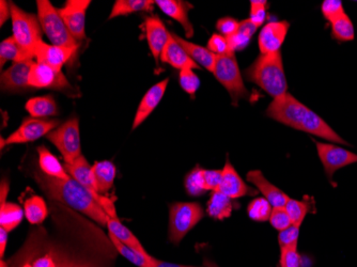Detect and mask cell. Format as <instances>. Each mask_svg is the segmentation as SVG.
<instances>
[{"label":"cell","instance_id":"1","mask_svg":"<svg viewBox=\"0 0 357 267\" xmlns=\"http://www.w3.org/2000/svg\"><path fill=\"white\" fill-rule=\"evenodd\" d=\"M33 178L48 199L86 215L102 227H107V214L100 204L99 199L73 178L62 180L42 171L35 172Z\"/></svg>","mask_w":357,"mask_h":267},{"label":"cell","instance_id":"2","mask_svg":"<svg viewBox=\"0 0 357 267\" xmlns=\"http://www.w3.org/2000/svg\"><path fill=\"white\" fill-rule=\"evenodd\" d=\"M266 116L284 125L308 132L328 142L349 146V142L326 123L316 112L301 103L292 94L286 93L273 98L266 109Z\"/></svg>","mask_w":357,"mask_h":267},{"label":"cell","instance_id":"3","mask_svg":"<svg viewBox=\"0 0 357 267\" xmlns=\"http://www.w3.org/2000/svg\"><path fill=\"white\" fill-rule=\"evenodd\" d=\"M248 80L276 98L288 93L282 52L259 56L245 71Z\"/></svg>","mask_w":357,"mask_h":267},{"label":"cell","instance_id":"4","mask_svg":"<svg viewBox=\"0 0 357 267\" xmlns=\"http://www.w3.org/2000/svg\"><path fill=\"white\" fill-rule=\"evenodd\" d=\"M38 17L41 24L42 30L47 36L53 45L63 47L79 48V42L71 35L67 25L56 9L48 0H38Z\"/></svg>","mask_w":357,"mask_h":267},{"label":"cell","instance_id":"5","mask_svg":"<svg viewBox=\"0 0 357 267\" xmlns=\"http://www.w3.org/2000/svg\"><path fill=\"white\" fill-rule=\"evenodd\" d=\"M11 20L13 36L26 53L35 57V47L42 40V27L39 17L35 14L28 13L21 8L11 3Z\"/></svg>","mask_w":357,"mask_h":267},{"label":"cell","instance_id":"6","mask_svg":"<svg viewBox=\"0 0 357 267\" xmlns=\"http://www.w3.org/2000/svg\"><path fill=\"white\" fill-rule=\"evenodd\" d=\"M204 217V208L197 202H176L169 208L170 243L178 245L186 234Z\"/></svg>","mask_w":357,"mask_h":267},{"label":"cell","instance_id":"7","mask_svg":"<svg viewBox=\"0 0 357 267\" xmlns=\"http://www.w3.org/2000/svg\"><path fill=\"white\" fill-rule=\"evenodd\" d=\"M213 75L230 94L234 106H238L240 100L250 98L238 68L236 53L216 56Z\"/></svg>","mask_w":357,"mask_h":267},{"label":"cell","instance_id":"8","mask_svg":"<svg viewBox=\"0 0 357 267\" xmlns=\"http://www.w3.org/2000/svg\"><path fill=\"white\" fill-rule=\"evenodd\" d=\"M47 140L59 150L64 162L71 164L82 154L80 146L79 121L77 116L70 118L61 125L46 135Z\"/></svg>","mask_w":357,"mask_h":267},{"label":"cell","instance_id":"9","mask_svg":"<svg viewBox=\"0 0 357 267\" xmlns=\"http://www.w3.org/2000/svg\"><path fill=\"white\" fill-rule=\"evenodd\" d=\"M29 86L32 89H53L67 93L75 90L61 71L38 62H35L30 71Z\"/></svg>","mask_w":357,"mask_h":267},{"label":"cell","instance_id":"10","mask_svg":"<svg viewBox=\"0 0 357 267\" xmlns=\"http://www.w3.org/2000/svg\"><path fill=\"white\" fill-rule=\"evenodd\" d=\"M59 125L57 120L37 119V118H25L15 132L5 139L6 144H28L36 142L43 136L47 135L52 130Z\"/></svg>","mask_w":357,"mask_h":267},{"label":"cell","instance_id":"11","mask_svg":"<svg viewBox=\"0 0 357 267\" xmlns=\"http://www.w3.org/2000/svg\"><path fill=\"white\" fill-rule=\"evenodd\" d=\"M314 144L317 146L319 158L324 167V171L332 183L333 176L337 170L357 162V154L349 151L347 148L319 142H314Z\"/></svg>","mask_w":357,"mask_h":267},{"label":"cell","instance_id":"12","mask_svg":"<svg viewBox=\"0 0 357 267\" xmlns=\"http://www.w3.org/2000/svg\"><path fill=\"white\" fill-rule=\"evenodd\" d=\"M90 3V0H68L63 8L58 9L64 24L78 42L86 39V12Z\"/></svg>","mask_w":357,"mask_h":267},{"label":"cell","instance_id":"13","mask_svg":"<svg viewBox=\"0 0 357 267\" xmlns=\"http://www.w3.org/2000/svg\"><path fill=\"white\" fill-rule=\"evenodd\" d=\"M35 64L33 59L26 61L14 62L9 69L1 73L0 84L3 91H25L30 89L29 75L32 66Z\"/></svg>","mask_w":357,"mask_h":267},{"label":"cell","instance_id":"14","mask_svg":"<svg viewBox=\"0 0 357 267\" xmlns=\"http://www.w3.org/2000/svg\"><path fill=\"white\" fill-rule=\"evenodd\" d=\"M290 24L287 21L270 22L264 26L258 37V45L260 53L266 54L280 52Z\"/></svg>","mask_w":357,"mask_h":267},{"label":"cell","instance_id":"15","mask_svg":"<svg viewBox=\"0 0 357 267\" xmlns=\"http://www.w3.org/2000/svg\"><path fill=\"white\" fill-rule=\"evenodd\" d=\"M77 49L63 46L48 45L41 41L35 47V58L38 63L46 64L54 70L61 71L62 66L73 59Z\"/></svg>","mask_w":357,"mask_h":267},{"label":"cell","instance_id":"16","mask_svg":"<svg viewBox=\"0 0 357 267\" xmlns=\"http://www.w3.org/2000/svg\"><path fill=\"white\" fill-rule=\"evenodd\" d=\"M218 192H222L231 199L257 194V190L248 186L243 181L229 160H227L226 164L222 168V183H220Z\"/></svg>","mask_w":357,"mask_h":267},{"label":"cell","instance_id":"17","mask_svg":"<svg viewBox=\"0 0 357 267\" xmlns=\"http://www.w3.org/2000/svg\"><path fill=\"white\" fill-rule=\"evenodd\" d=\"M144 32L149 44L150 52L153 55L156 63L160 62L166 44L169 41L170 32L167 31L163 22L158 16H150L144 21Z\"/></svg>","mask_w":357,"mask_h":267},{"label":"cell","instance_id":"18","mask_svg":"<svg viewBox=\"0 0 357 267\" xmlns=\"http://www.w3.org/2000/svg\"><path fill=\"white\" fill-rule=\"evenodd\" d=\"M168 82H169V79L165 78L162 82L152 86L148 90L147 93L144 94L139 106H138L137 112H136L132 130H135L140 124L144 123L147 120L148 116L158 107V104L160 103L162 98H163L164 94H165L166 89H167Z\"/></svg>","mask_w":357,"mask_h":267},{"label":"cell","instance_id":"19","mask_svg":"<svg viewBox=\"0 0 357 267\" xmlns=\"http://www.w3.org/2000/svg\"><path fill=\"white\" fill-rule=\"evenodd\" d=\"M246 180L252 183L258 188L259 192L264 194V198L270 202L273 208H284L287 202L290 200L282 190L273 185L272 183L266 180L264 174L259 170L248 172Z\"/></svg>","mask_w":357,"mask_h":267},{"label":"cell","instance_id":"20","mask_svg":"<svg viewBox=\"0 0 357 267\" xmlns=\"http://www.w3.org/2000/svg\"><path fill=\"white\" fill-rule=\"evenodd\" d=\"M155 5L170 19L181 24L185 31L186 38H192L194 27L188 19V12L192 6L182 0H156Z\"/></svg>","mask_w":357,"mask_h":267},{"label":"cell","instance_id":"21","mask_svg":"<svg viewBox=\"0 0 357 267\" xmlns=\"http://www.w3.org/2000/svg\"><path fill=\"white\" fill-rule=\"evenodd\" d=\"M160 60L164 63L170 64L172 68L180 70V71L186 69H199L200 68L172 37V33H170L169 41L166 44Z\"/></svg>","mask_w":357,"mask_h":267},{"label":"cell","instance_id":"22","mask_svg":"<svg viewBox=\"0 0 357 267\" xmlns=\"http://www.w3.org/2000/svg\"><path fill=\"white\" fill-rule=\"evenodd\" d=\"M63 166L71 178H73L76 182L79 183L80 185L87 188L96 198L99 199L100 201L102 196L96 192V182H94L93 174H92V166L86 160L85 156H79L77 160H74L71 164L64 162Z\"/></svg>","mask_w":357,"mask_h":267},{"label":"cell","instance_id":"23","mask_svg":"<svg viewBox=\"0 0 357 267\" xmlns=\"http://www.w3.org/2000/svg\"><path fill=\"white\" fill-rule=\"evenodd\" d=\"M172 37L183 47L184 51L192 58V60H194L198 66L204 68L206 71L213 74L216 62L215 54L208 51V47H204V46L198 45V44L192 43V42L178 37V36L174 35V33H172Z\"/></svg>","mask_w":357,"mask_h":267},{"label":"cell","instance_id":"24","mask_svg":"<svg viewBox=\"0 0 357 267\" xmlns=\"http://www.w3.org/2000/svg\"><path fill=\"white\" fill-rule=\"evenodd\" d=\"M94 182H96V192L101 196H105L112 190L115 182L117 169L114 162L110 160H102L96 162L92 166Z\"/></svg>","mask_w":357,"mask_h":267},{"label":"cell","instance_id":"25","mask_svg":"<svg viewBox=\"0 0 357 267\" xmlns=\"http://www.w3.org/2000/svg\"><path fill=\"white\" fill-rule=\"evenodd\" d=\"M38 154H39L40 169L43 174L53 178H62V180H69L71 178L63 165H61L59 160L53 155L46 146H39Z\"/></svg>","mask_w":357,"mask_h":267},{"label":"cell","instance_id":"26","mask_svg":"<svg viewBox=\"0 0 357 267\" xmlns=\"http://www.w3.org/2000/svg\"><path fill=\"white\" fill-rule=\"evenodd\" d=\"M107 228L109 233H112V236H116L120 242L126 244V246L131 247L136 252L139 254H144V256H150L146 249L144 248L139 241L137 240L135 236L131 231L128 230L126 226L120 222L117 217L108 216L107 215Z\"/></svg>","mask_w":357,"mask_h":267},{"label":"cell","instance_id":"27","mask_svg":"<svg viewBox=\"0 0 357 267\" xmlns=\"http://www.w3.org/2000/svg\"><path fill=\"white\" fill-rule=\"evenodd\" d=\"M234 199L220 192H213L206 204V213L214 220H222L229 218L234 211Z\"/></svg>","mask_w":357,"mask_h":267},{"label":"cell","instance_id":"28","mask_svg":"<svg viewBox=\"0 0 357 267\" xmlns=\"http://www.w3.org/2000/svg\"><path fill=\"white\" fill-rule=\"evenodd\" d=\"M26 110L32 118L43 119L46 116H57L58 107L53 96L30 98L26 103Z\"/></svg>","mask_w":357,"mask_h":267},{"label":"cell","instance_id":"29","mask_svg":"<svg viewBox=\"0 0 357 267\" xmlns=\"http://www.w3.org/2000/svg\"><path fill=\"white\" fill-rule=\"evenodd\" d=\"M154 5L155 1L153 0H117L112 7L108 20L136 12H152Z\"/></svg>","mask_w":357,"mask_h":267},{"label":"cell","instance_id":"30","mask_svg":"<svg viewBox=\"0 0 357 267\" xmlns=\"http://www.w3.org/2000/svg\"><path fill=\"white\" fill-rule=\"evenodd\" d=\"M112 244L115 246L117 249V252H119L121 256H123L126 260L133 263L134 265L138 267H154L155 266L158 259L153 258L151 256H144V254H139V252L134 250L131 247L126 246L123 243L120 242L116 236H112V233L108 234Z\"/></svg>","mask_w":357,"mask_h":267},{"label":"cell","instance_id":"31","mask_svg":"<svg viewBox=\"0 0 357 267\" xmlns=\"http://www.w3.org/2000/svg\"><path fill=\"white\" fill-rule=\"evenodd\" d=\"M33 56L26 53L23 48L16 43L13 37L3 40L0 44V66L3 68L7 61L22 62L33 59Z\"/></svg>","mask_w":357,"mask_h":267},{"label":"cell","instance_id":"32","mask_svg":"<svg viewBox=\"0 0 357 267\" xmlns=\"http://www.w3.org/2000/svg\"><path fill=\"white\" fill-rule=\"evenodd\" d=\"M24 213L26 220L31 224H41L47 218L48 208L44 199L39 196H32L24 204Z\"/></svg>","mask_w":357,"mask_h":267},{"label":"cell","instance_id":"33","mask_svg":"<svg viewBox=\"0 0 357 267\" xmlns=\"http://www.w3.org/2000/svg\"><path fill=\"white\" fill-rule=\"evenodd\" d=\"M24 215L25 213L21 206L12 202H6L0 206V226L10 232L21 224Z\"/></svg>","mask_w":357,"mask_h":267},{"label":"cell","instance_id":"34","mask_svg":"<svg viewBox=\"0 0 357 267\" xmlns=\"http://www.w3.org/2000/svg\"><path fill=\"white\" fill-rule=\"evenodd\" d=\"M331 25H332V37L337 41L348 42L354 40V26L347 13L339 16L338 19L331 23Z\"/></svg>","mask_w":357,"mask_h":267},{"label":"cell","instance_id":"35","mask_svg":"<svg viewBox=\"0 0 357 267\" xmlns=\"http://www.w3.org/2000/svg\"><path fill=\"white\" fill-rule=\"evenodd\" d=\"M184 186L186 192L192 197L202 196L208 192L204 184V169L202 167L196 166L192 171L188 172L184 181Z\"/></svg>","mask_w":357,"mask_h":267},{"label":"cell","instance_id":"36","mask_svg":"<svg viewBox=\"0 0 357 267\" xmlns=\"http://www.w3.org/2000/svg\"><path fill=\"white\" fill-rule=\"evenodd\" d=\"M273 206L266 198H257L248 204V214L255 222H266L270 220Z\"/></svg>","mask_w":357,"mask_h":267},{"label":"cell","instance_id":"37","mask_svg":"<svg viewBox=\"0 0 357 267\" xmlns=\"http://www.w3.org/2000/svg\"><path fill=\"white\" fill-rule=\"evenodd\" d=\"M287 213L290 217L291 222L294 226L301 227V224L304 222L305 217L307 213L310 212L312 206L306 201H298L296 199H291L287 202L286 206Z\"/></svg>","mask_w":357,"mask_h":267},{"label":"cell","instance_id":"38","mask_svg":"<svg viewBox=\"0 0 357 267\" xmlns=\"http://www.w3.org/2000/svg\"><path fill=\"white\" fill-rule=\"evenodd\" d=\"M178 80L182 89L190 94L192 98L196 96V92L199 89L200 79L197 74L192 69L182 70L178 74Z\"/></svg>","mask_w":357,"mask_h":267},{"label":"cell","instance_id":"39","mask_svg":"<svg viewBox=\"0 0 357 267\" xmlns=\"http://www.w3.org/2000/svg\"><path fill=\"white\" fill-rule=\"evenodd\" d=\"M280 267H301L302 257L298 254V245L280 248Z\"/></svg>","mask_w":357,"mask_h":267},{"label":"cell","instance_id":"40","mask_svg":"<svg viewBox=\"0 0 357 267\" xmlns=\"http://www.w3.org/2000/svg\"><path fill=\"white\" fill-rule=\"evenodd\" d=\"M321 11L324 19L328 20L331 23L338 19L339 16L346 13L342 1L340 0H324L321 6Z\"/></svg>","mask_w":357,"mask_h":267},{"label":"cell","instance_id":"41","mask_svg":"<svg viewBox=\"0 0 357 267\" xmlns=\"http://www.w3.org/2000/svg\"><path fill=\"white\" fill-rule=\"evenodd\" d=\"M266 0H252L250 1V20L257 28L261 27L266 20Z\"/></svg>","mask_w":357,"mask_h":267},{"label":"cell","instance_id":"42","mask_svg":"<svg viewBox=\"0 0 357 267\" xmlns=\"http://www.w3.org/2000/svg\"><path fill=\"white\" fill-rule=\"evenodd\" d=\"M206 47H208V51L215 54L216 56L228 55V54L234 53L230 49L229 43H228L227 38L220 35V33H214L210 38Z\"/></svg>","mask_w":357,"mask_h":267},{"label":"cell","instance_id":"43","mask_svg":"<svg viewBox=\"0 0 357 267\" xmlns=\"http://www.w3.org/2000/svg\"><path fill=\"white\" fill-rule=\"evenodd\" d=\"M270 220L273 228L276 229V230L280 231V232L292 226L290 217H289L288 213H287L286 208H273L270 220Z\"/></svg>","mask_w":357,"mask_h":267},{"label":"cell","instance_id":"44","mask_svg":"<svg viewBox=\"0 0 357 267\" xmlns=\"http://www.w3.org/2000/svg\"><path fill=\"white\" fill-rule=\"evenodd\" d=\"M300 228L301 227L292 224L286 230L280 231V234H278V244H280V248L298 245Z\"/></svg>","mask_w":357,"mask_h":267},{"label":"cell","instance_id":"45","mask_svg":"<svg viewBox=\"0 0 357 267\" xmlns=\"http://www.w3.org/2000/svg\"><path fill=\"white\" fill-rule=\"evenodd\" d=\"M222 170L204 169V180L208 192H218L222 183Z\"/></svg>","mask_w":357,"mask_h":267},{"label":"cell","instance_id":"46","mask_svg":"<svg viewBox=\"0 0 357 267\" xmlns=\"http://www.w3.org/2000/svg\"><path fill=\"white\" fill-rule=\"evenodd\" d=\"M238 22L232 17H222L218 20L216 23V29L220 31V35L228 38L230 36L234 35L238 31Z\"/></svg>","mask_w":357,"mask_h":267},{"label":"cell","instance_id":"47","mask_svg":"<svg viewBox=\"0 0 357 267\" xmlns=\"http://www.w3.org/2000/svg\"><path fill=\"white\" fill-rule=\"evenodd\" d=\"M227 40H228V43H229L230 49L234 53H236V51H242L244 48L248 47L252 39L236 31L234 35L227 38Z\"/></svg>","mask_w":357,"mask_h":267},{"label":"cell","instance_id":"48","mask_svg":"<svg viewBox=\"0 0 357 267\" xmlns=\"http://www.w3.org/2000/svg\"><path fill=\"white\" fill-rule=\"evenodd\" d=\"M257 29L258 28L252 24V22L248 20H243L238 23V32L242 33V35L246 36V37L250 38L252 39V36L256 33Z\"/></svg>","mask_w":357,"mask_h":267},{"label":"cell","instance_id":"49","mask_svg":"<svg viewBox=\"0 0 357 267\" xmlns=\"http://www.w3.org/2000/svg\"><path fill=\"white\" fill-rule=\"evenodd\" d=\"M0 25L3 26L6 21L11 17V3H7L5 0L0 1Z\"/></svg>","mask_w":357,"mask_h":267},{"label":"cell","instance_id":"50","mask_svg":"<svg viewBox=\"0 0 357 267\" xmlns=\"http://www.w3.org/2000/svg\"><path fill=\"white\" fill-rule=\"evenodd\" d=\"M8 243V231L3 228H0V257L3 260V254H5L6 247Z\"/></svg>","mask_w":357,"mask_h":267},{"label":"cell","instance_id":"51","mask_svg":"<svg viewBox=\"0 0 357 267\" xmlns=\"http://www.w3.org/2000/svg\"><path fill=\"white\" fill-rule=\"evenodd\" d=\"M0 190H1V204H6V196H8L9 192V183L3 181L1 182V186H0Z\"/></svg>","mask_w":357,"mask_h":267},{"label":"cell","instance_id":"52","mask_svg":"<svg viewBox=\"0 0 357 267\" xmlns=\"http://www.w3.org/2000/svg\"><path fill=\"white\" fill-rule=\"evenodd\" d=\"M154 267H197V266H188V265L174 264V263L165 262V261L158 260L155 266Z\"/></svg>","mask_w":357,"mask_h":267},{"label":"cell","instance_id":"53","mask_svg":"<svg viewBox=\"0 0 357 267\" xmlns=\"http://www.w3.org/2000/svg\"><path fill=\"white\" fill-rule=\"evenodd\" d=\"M64 267H92L90 265L85 264V263L74 262V261L68 259L67 262L64 264Z\"/></svg>","mask_w":357,"mask_h":267},{"label":"cell","instance_id":"54","mask_svg":"<svg viewBox=\"0 0 357 267\" xmlns=\"http://www.w3.org/2000/svg\"><path fill=\"white\" fill-rule=\"evenodd\" d=\"M204 267H220L218 266L216 263H214L213 261L208 260V259H206V260H204Z\"/></svg>","mask_w":357,"mask_h":267}]
</instances>
